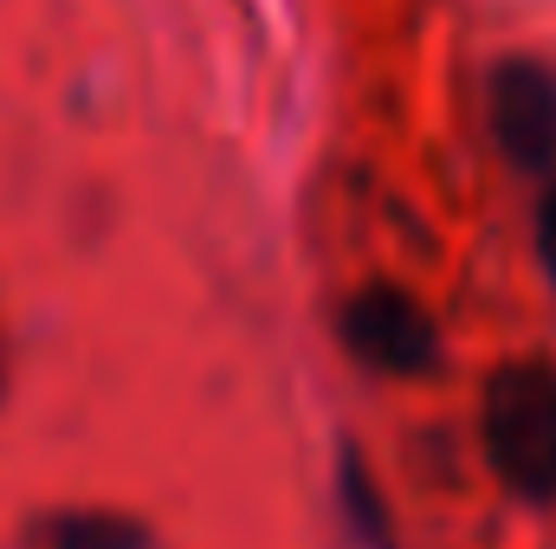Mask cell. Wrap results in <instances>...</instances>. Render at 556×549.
<instances>
[{
    "mask_svg": "<svg viewBox=\"0 0 556 549\" xmlns=\"http://www.w3.org/2000/svg\"><path fill=\"white\" fill-rule=\"evenodd\" d=\"M479 439L505 491L531 505L556 498V369L544 362L498 369L479 395Z\"/></svg>",
    "mask_w": 556,
    "mask_h": 549,
    "instance_id": "1",
    "label": "cell"
},
{
    "mask_svg": "<svg viewBox=\"0 0 556 549\" xmlns=\"http://www.w3.org/2000/svg\"><path fill=\"white\" fill-rule=\"evenodd\" d=\"M343 343L363 369H382V375H420L440 362L433 317L395 284H369L343 304Z\"/></svg>",
    "mask_w": 556,
    "mask_h": 549,
    "instance_id": "2",
    "label": "cell"
},
{
    "mask_svg": "<svg viewBox=\"0 0 556 549\" xmlns=\"http://www.w3.org/2000/svg\"><path fill=\"white\" fill-rule=\"evenodd\" d=\"M485 117L492 142L518 162V168H551L556 162V72L538 59H505L485 78Z\"/></svg>",
    "mask_w": 556,
    "mask_h": 549,
    "instance_id": "3",
    "label": "cell"
},
{
    "mask_svg": "<svg viewBox=\"0 0 556 549\" xmlns=\"http://www.w3.org/2000/svg\"><path fill=\"white\" fill-rule=\"evenodd\" d=\"M337 491H343L350 531L363 537V549H395V524H389V505H382V491L369 485V472H363V459H356V452H343V465H337Z\"/></svg>",
    "mask_w": 556,
    "mask_h": 549,
    "instance_id": "4",
    "label": "cell"
},
{
    "mask_svg": "<svg viewBox=\"0 0 556 549\" xmlns=\"http://www.w3.org/2000/svg\"><path fill=\"white\" fill-rule=\"evenodd\" d=\"M59 549H142V531L124 518H65Z\"/></svg>",
    "mask_w": 556,
    "mask_h": 549,
    "instance_id": "5",
    "label": "cell"
},
{
    "mask_svg": "<svg viewBox=\"0 0 556 549\" xmlns=\"http://www.w3.org/2000/svg\"><path fill=\"white\" fill-rule=\"evenodd\" d=\"M538 253H544V266H551V278H556V188L538 201Z\"/></svg>",
    "mask_w": 556,
    "mask_h": 549,
    "instance_id": "6",
    "label": "cell"
}]
</instances>
